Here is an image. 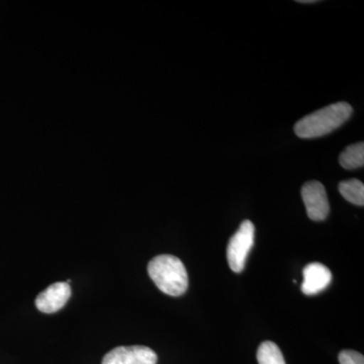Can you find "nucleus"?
<instances>
[{
  "label": "nucleus",
  "mask_w": 364,
  "mask_h": 364,
  "mask_svg": "<svg viewBox=\"0 0 364 364\" xmlns=\"http://www.w3.org/2000/svg\"><path fill=\"white\" fill-rule=\"evenodd\" d=\"M352 107L341 102L328 105L299 119L294 126L296 136L303 139L318 138L336 130L351 117Z\"/></svg>",
  "instance_id": "nucleus-1"
},
{
  "label": "nucleus",
  "mask_w": 364,
  "mask_h": 364,
  "mask_svg": "<svg viewBox=\"0 0 364 364\" xmlns=\"http://www.w3.org/2000/svg\"><path fill=\"white\" fill-rule=\"evenodd\" d=\"M148 273L158 289L169 296H181L188 289V272L176 256L168 254L155 256L148 264Z\"/></svg>",
  "instance_id": "nucleus-2"
},
{
  "label": "nucleus",
  "mask_w": 364,
  "mask_h": 364,
  "mask_svg": "<svg viewBox=\"0 0 364 364\" xmlns=\"http://www.w3.org/2000/svg\"><path fill=\"white\" fill-rule=\"evenodd\" d=\"M255 227L253 223L245 220L230 239L227 248V259L234 272L240 273L245 268L248 254L254 245Z\"/></svg>",
  "instance_id": "nucleus-3"
},
{
  "label": "nucleus",
  "mask_w": 364,
  "mask_h": 364,
  "mask_svg": "<svg viewBox=\"0 0 364 364\" xmlns=\"http://www.w3.org/2000/svg\"><path fill=\"white\" fill-rule=\"evenodd\" d=\"M301 198L308 217L313 221H324L330 212L325 186L316 181L306 182L301 188Z\"/></svg>",
  "instance_id": "nucleus-4"
},
{
  "label": "nucleus",
  "mask_w": 364,
  "mask_h": 364,
  "mask_svg": "<svg viewBox=\"0 0 364 364\" xmlns=\"http://www.w3.org/2000/svg\"><path fill=\"white\" fill-rule=\"evenodd\" d=\"M157 354L149 347L119 346L105 354L102 364H156Z\"/></svg>",
  "instance_id": "nucleus-5"
},
{
  "label": "nucleus",
  "mask_w": 364,
  "mask_h": 364,
  "mask_svg": "<svg viewBox=\"0 0 364 364\" xmlns=\"http://www.w3.org/2000/svg\"><path fill=\"white\" fill-rule=\"evenodd\" d=\"M71 296V287L67 282H56L42 291L36 299L38 310L52 314L61 310Z\"/></svg>",
  "instance_id": "nucleus-6"
},
{
  "label": "nucleus",
  "mask_w": 364,
  "mask_h": 364,
  "mask_svg": "<svg viewBox=\"0 0 364 364\" xmlns=\"http://www.w3.org/2000/svg\"><path fill=\"white\" fill-rule=\"evenodd\" d=\"M303 275L301 291L306 296H314L324 291L332 280V273L329 268L318 262L306 265L304 268Z\"/></svg>",
  "instance_id": "nucleus-7"
},
{
  "label": "nucleus",
  "mask_w": 364,
  "mask_h": 364,
  "mask_svg": "<svg viewBox=\"0 0 364 364\" xmlns=\"http://www.w3.org/2000/svg\"><path fill=\"white\" fill-rule=\"evenodd\" d=\"M339 163L345 169L352 170L364 164V144L359 142L348 146L339 156Z\"/></svg>",
  "instance_id": "nucleus-8"
},
{
  "label": "nucleus",
  "mask_w": 364,
  "mask_h": 364,
  "mask_svg": "<svg viewBox=\"0 0 364 364\" xmlns=\"http://www.w3.org/2000/svg\"><path fill=\"white\" fill-rule=\"evenodd\" d=\"M339 191L347 202L356 205H364V186L358 179H349L339 183Z\"/></svg>",
  "instance_id": "nucleus-9"
},
{
  "label": "nucleus",
  "mask_w": 364,
  "mask_h": 364,
  "mask_svg": "<svg viewBox=\"0 0 364 364\" xmlns=\"http://www.w3.org/2000/svg\"><path fill=\"white\" fill-rule=\"evenodd\" d=\"M257 360L259 364H287L279 347L272 341L260 344L257 350Z\"/></svg>",
  "instance_id": "nucleus-10"
},
{
  "label": "nucleus",
  "mask_w": 364,
  "mask_h": 364,
  "mask_svg": "<svg viewBox=\"0 0 364 364\" xmlns=\"http://www.w3.org/2000/svg\"><path fill=\"white\" fill-rule=\"evenodd\" d=\"M338 359L340 364H364L363 354L353 350L340 352Z\"/></svg>",
  "instance_id": "nucleus-11"
},
{
  "label": "nucleus",
  "mask_w": 364,
  "mask_h": 364,
  "mask_svg": "<svg viewBox=\"0 0 364 364\" xmlns=\"http://www.w3.org/2000/svg\"><path fill=\"white\" fill-rule=\"evenodd\" d=\"M298 2H301V4H314V2L317 1H315V0H301V1Z\"/></svg>",
  "instance_id": "nucleus-12"
}]
</instances>
